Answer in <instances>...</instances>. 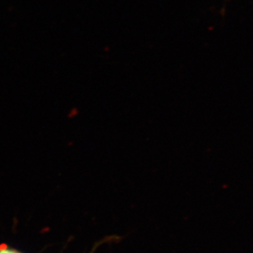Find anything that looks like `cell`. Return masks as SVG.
<instances>
[{
  "label": "cell",
  "mask_w": 253,
  "mask_h": 253,
  "mask_svg": "<svg viewBox=\"0 0 253 253\" xmlns=\"http://www.w3.org/2000/svg\"><path fill=\"white\" fill-rule=\"evenodd\" d=\"M0 253H20V252L17 251V250H15V249H10L8 247L6 246V245H1L0 244Z\"/></svg>",
  "instance_id": "1"
}]
</instances>
